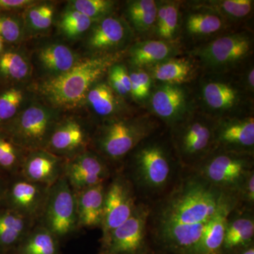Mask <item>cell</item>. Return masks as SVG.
<instances>
[{"mask_svg": "<svg viewBox=\"0 0 254 254\" xmlns=\"http://www.w3.org/2000/svg\"><path fill=\"white\" fill-rule=\"evenodd\" d=\"M126 52L81 59L69 71L42 80L36 86V93L43 103L60 111L80 106L93 85L101 81Z\"/></svg>", "mask_w": 254, "mask_h": 254, "instance_id": "3", "label": "cell"}, {"mask_svg": "<svg viewBox=\"0 0 254 254\" xmlns=\"http://www.w3.org/2000/svg\"><path fill=\"white\" fill-rule=\"evenodd\" d=\"M199 3L216 11L231 25L250 17L254 11L253 0H215Z\"/></svg>", "mask_w": 254, "mask_h": 254, "instance_id": "34", "label": "cell"}, {"mask_svg": "<svg viewBox=\"0 0 254 254\" xmlns=\"http://www.w3.org/2000/svg\"><path fill=\"white\" fill-rule=\"evenodd\" d=\"M27 93L21 86L5 87L0 90V126L9 123L25 107Z\"/></svg>", "mask_w": 254, "mask_h": 254, "instance_id": "35", "label": "cell"}, {"mask_svg": "<svg viewBox=\"0 0 254 254\" xmlns=\"http://www.w3.org/2000/svg\"><path fill=\"white\" fill-rule=\"evenodd\" d=\"M126 53L131 67L145 68L180 56L182 48L179 43L147 39L133 43Z\"/></svg>", "mask_w": 254, "mask_h": 254, "instance_id": "22", "label": "cell"}, {"mask_svg": "<svg viewBox=\"0 0 254 254\" xmlns=\"http://www.w3.org/2000/svg\"><path fill=\"white\" fill-rule=\"evenodd\" d=\"M32 66L21 52L6 47L0 55V86H21L31 78Z\"/></svg>", "mask_w": 254, "mask_h": 254, "instance_id": "28", "label": "cell"}, {"mask_svg": "<svg viewBox=\"0 0 254 254\" xmlns=\"http://www.w3.org/2000/svg\"><path fill=\"white\" fill-rule=\"evenodd\" d=\"M64 159L45 149L28 151L19 174L29 181L51 187L64 175Z\"/></svg>", "mask_w": 254, "mask_h": 254, "instance_id": "20", "label": "cell"}, {"mask_svg": "<svg viewBox=\"0 0 254 254\" xmlns=\"http://www.w3.org/2000/svg\"><path fill=\"white\" fill-rule=\"evenodd\" d=\"M238 197L184 170L166 194L150 203L148 240L163 254H198L205 229L221 209Z\"/></svg>", "mask_w": 254, "mask_h": 254, "instance_id": "1", "label": "cell"}, {"mask_svg": "<svg viewBox=\"0 0 254 254\" xmlns=\"http://www.w3.org/2000/svg\"><path fill=\"white\" fill-rule=\"evenodd\" d=\"M155 83L192 84L201 70L196 60L188 55L177 56L144 68Z\"/></svg>", "mask_w": 254, "mask_h": 254, "instance_id": "21", "label": "cell"}, {"mask_svg": "<svg viewBox=\"0 0 254 254\" xmlns=\"http://www.w3.org/2000/svg\"><path fill=\"white\" fill-rule=\"evenodd\" d=\"M253 244L254 210L237 207L227 219L221 254H233Z\"/></svg>", "mask_w": 254, "mask_h": 254, "instance_id": "23", "label": "cell"}, {"mask_svg": "<svg viewBox=\"0 0 254 254\" xmlns=\"http://www.w3.org/2000/svg\"><path fill=\"white\" fill-rule=\"evenodd\" d=\"M36 3L33 0H0V14H16Z\"/></svg>", "mask_w": 254, "mask_h": 254, "instance_id": "42", "label": "cell"}, {"mask_svg": "<svg viewBox=\"0 0 254 254\" xmlns=\"http://www.w3.org/2000/svg\"><path fill=\"white\" fill-rule=\"evenodd\" d=\"M5 48H6V45L4 44V42H3L2 40H1V38H0V55L3 53V51H4Z\"/></svg>", "mask_w": 254, "mask_h": 254, "instance_id": "45", "label": "cell"}, {"mask_svg": "<svg viewBox=\"0 0 254 254\" xmlns=\"http://www.w3.org/2000/svg\"><path fill=\"white\" fill-rule=\"evenodd\" d=\"M94 23L79 11L67 7L60 18L59 28L68 39L75 40L89 31Z\"/></svg>", "mask_w": 254, "mask_h": 254, "instance_id": "37", "label": "cell"}, {"mask_svg": "<svg viewBox=\"0 0 254 254\" xmlns=\"http://www.w3.org/2000/svg\"><path fill=\"white\" fill-rule=\"evenodd\" d=\"M62 117L59 110L35 101L25 105L13 120L1 125L0 128L27 151L46 149L50 137Z\"/></svg>", "mask_w": 254, "mask_h": 254, "instance_id": "8", "label": "cell"}, {"mask_svg": "<svg viewBox=\"0 0 254 254\" xmlns=\"http://www.w3.org/2000/svg\"><path fill=\"white\" fill-rule=\"evenodd\" d=\"M38 223L46 227L61 242L79 230L76 193L64 175L50 187L46 206Z\"/></svg>", "mask_w": 254, "mask_h": 254, "instance_id": "10", "label": "cell"}, {"mask_svg": "<svg viewBox=\"0 0 254 254\" xmlns=\"http://www.w3.org/2000/svg\"><path fill=\"white\" fill-rule=\"evenodd\" d=\"M55 8L50 3H36L26 10L25 26L33 34L48 31L54 21Z\"/></svg>", "mask_w": 254, "mask_h": 254, "instance_id": "36", "label": "cell"}, {"mask_svg": "<svg viewBox=\"0 0 254 254\" xmlns=\"http://www.w3.org/2000/svg\"><path fill=\"white\" fill-rule=\"evenodd\" d=\"M163 125L149 112L104 120L93 131L91 149L110 166L120 165L137 145Z\"/></svg>", "mask_w": 254, "mask_h": 254, "instance_id": "5", "label": "cell"}, {"mask_svg": "<svg viewBox=\"0 0 254 254\" xmlns=\"http://www.w3.org/2000/svg\"><path fill=\"white\" fill-rule=\"evenodd\" d=\"M123 163L126 172L123 173L133 185L138 201L148 204L171 190L184 171L165 127L143 140Z\"/></svg>", "mask_w": 254, "mask_h": 254, "instance_id": "2", "label": "cell"}, {"mask_svg": "<svg viewBox=\"0 0 254 254\" xmlns=\"http://www.w3.org/2000/svg\"><path fill=\"white\" fill-rule=\"evenodd\" d=\"M233 254H254V244L245 247V248L242 249V250L238 251V252H235Z\"/></svg>", "mask_w": 254, "mask_h": 254, "instance_id": "44", "label": "cell"}, {"mask_svg": "<svg viewBox=\"0 0 254 254\" xmlns=\"http://www.w3.org/2000/svg\"><path fill=\"white\" fill-rule=\"evenodd\" d=\"M148 101L149 113L168 128L180 123L197 108L192 84L153 82Z\"/></svg>", "mask_w": 254, "mask_h": 254, "instance_id": "12", "label": "cell"}, {"mask_svg": "<svg viewBox=\"0 0 254 254\" xmlns=\"http://www.w3.org/2000/svg\"><path fill=\"white\" fill-rule=\"evenodd\" d=\"M37 59L49 75L48 77H53L69 71L81 58L69 47L56 43L40 48L37 53Z\"/></svg>", "mask_w": 254, "mask_h": 254, "instance_id": "27", "label": "cell"}, {"mask_svg": "<svg viewBox=\"0 0 254 254\" xmlns=\"http://www.w3.org/2000/svg\"><path fill=\"white\" fill-rule=\"evenodd\" d=\"M139 203L134 188L123 173L113 175L107 184L101 239L131 217Z\"/></svg>", "mask_w": 254, "mask_h": 254, "instance_id": "14", "label": "cell"}, {"mask_svg": "<svg viewBox=\"0 0 254 254\" xmlns=\"http://www.w3.org/2000/svg\"><path fill=\"white\" fill-rule=\"evenodd\" d=\"M107 184L75 192L78 229L101 228L104 215L105 193Z\"/></svg>", "mask_w": 254, "mask_h": 254, "instance_id": "24", "label": "cell"}, {"mask_svg": "<svg viewBox=\"0 0 254 254\" xmlns=\"http://www.w3.org/2000/svg\"><path fill=\"white\" fill-rule=\"evenodd\" d=\"M238 71L200 72L193 83L196 106L215 120L254 115V94Z\"/></svg>", "mask_w": 254, "mask_h": 254, "instance_id": "4", "label": "cell"}, {"mask_svg": "<svg viewBox=\"0 0 254 254\" xmlns=\"http://www.w3.org/2000/svg\"><path fill=\"white\" fill-rule=\"evenodd\" d=\"M6 185H7V182L5 181L4 179L1 177V175H0V206H1V205H2Z\"/></svg>", "mask_w": 254, "mask_h": 254, "instance_id": "43", "label": "cell"}, {"mask_svg": "<svg viewBox=\"0 0 254 254\" xmlns=\"http://www.w3.org/2000/svg\"><path fill=\"white\" fill-rule=\"evenodd\" d=\"M87 104L100 122L127 115L126 102L110 88L108 82L100 81L87 93Z\"/></svg>", "mask_w": 254, "mask_h": 254, "instance_id": "26", "label": "cell"}, {"mask_svg": "<svg viewBox=\"0 0 254 254\" xmlns=\"http://www.w3.org/2000/svg\"><path fill=\"white\" fill-rule=\"evenodd\" d=\"M38 222L0 206V254H11Z\"/></svg>", "mask_w": 254, "mask_h": 254, "instance_id": "25", "label": "cell"}, {"mask_svg": "<svg viewBox=\"0 0 254 254\" xmlns=\"http://www.w3.org/2000/svg\"><path fill=\"white\" fill-rule=\"evenodd\" d=\"M240 207L254 210V173L251 174L241 190L240 196Z\"/></svg>", "mask_w": 254, "mask_h": 254, "instance_id": "41", "label": "cell"}, {"mask_svg": "<svg viewBox=\"0 0 254 254\" xmlns=\"http://www.w3.org/2000/svg\"><path fill=\"white\" fill-rule=\"evenodd\" d=\"M7 182L2 206L38 222L46 206L50 187L18 175Z\"/></svg>", "mask_w": 254, "mask_h": 254, "instance_id": "15", "label": "cell"}, {"mask_svg": "<svg viewBox=\"0 0 254 254\" xmlns=\"http://www.w3.org/2000/svg\"><path fill=\"white\" fill-rule=\"evenodd\" d=\"M64 176L75 192L108 183L112 175L110 164L92 149L65 160Z\"/></svg>", "mask_w": 254, "mask_h": 254, "instance_id": "17", "label": "cell"}, {"mask_svg": "<svg viewBox=\"0 0 254 254\" xmlns=\"http://www.w3.org/2000/svg\"><path fill=\"white\" fill-rule=\"evenodd\" d=\"M0 175H1V174H0Z\"/></svg>", "mask_w": 254, "mask_h": 254, "instance_id": "47", "label": "cell"}, {"mask_svg": "<svg viewBox=\"0 0 254 254\" xmlns=\"http://www.w3.org/2000/svg\"><path fill=\"white\" fill-rule=\"evenodd\" d=\"M150 205L139 202L129 218L100 239L98 254H151L148 236Z\"/></svg>", "mask_w": 254, "mask_h": 254, "instance_id": "11", "label": "cell"}, {"mask_svg": "<svg viewBox=\"0 0 254 254\" xmlns=\"http://www.w3.org/2000/svg\"><path fill=\"white\" fill-rule=\"evenodd\" d=\"M158 1L155 0H131L127 1L125 15L127 21L133 33L139 35L153 33Z\"/></svg>", "mask_w": 254, "mask_h": 254, "instance_id": "31", "label": "cell"}, {"mask_svg": "<svg viewBox=\"0 0 254 254\" xmlns=\"http://www.w3.org/2000/svg\"><path fill=\"white\" fill-rule=\"evenodd\" d=\"M117 1L112 0H73L68 8L76 10L87 17L96 21L113 15Z\"/></svg>", "mask_w": 254, "mask_h": 254, "instance_id": "38", "label": "cell"}, {"mask_svg": "<svg viewBox=\"0 0 254 254\" xmlns=\"http://www.w3.org/2000/svg\"><path fill=\"white\" fill-rule=\"evenodd\" d=\"M252 31H230L189 51L202 72L228 73L238 71L252 60L254 54Z\"/></svg>", "mask_w": 254, "mask_h": 254, "instance_id": "6", "label": "cell"}, {"mask_svg": "<svg viewBox=\"0 0 254 254\" xmlns=\"http://www.w3.org/2000/svg\"><path fill=\"white\" fill-rule=\"evenodd\" d=\"M192 171L239 198L246 181L254 173V155L215 150Z\"/></svg>", "mask_w": 254, "mask_h": 254, "instance_id": "9", "label": "cell"}, {"mask_svg": "<svg viewBox=\"0 0 254 254\" xmlns=\"http://www.w3.org/2000/svg\"><path fill=\"white\" fill-rule=\"evenodd\" d=\"M11 254H63L61 242L46 227L37 223Z\"/></svg>", "mask_w": 254, "mask_h": 254, "instance_id": "30", "label": "cell"}, {"mask_svg": "<svg viewBox=\"0 0 254 254\" xmlns=\"http://www.w3.org/2000/svg\"><path fill=\"white\" fill-rule=\"evenodd\" d=\"M191 6L182 11L179 44L192 49L226 33L232 25L214 10L199 2L190 3ZM191 49V50H192Z\"/></svg>", "mask_w": 254, "mask_h": 254, "instance_id": "13", "label": "cell"}, {"mask_svg": "<svg viewBox=\"0 0 254 254\" xmlns=\"http://www.w3.org/2000/svg\"><path fill=\"white\" fill-rule=\"evenodd\" d=\"M215 120L196 108L168 128L170 141L184 170H192L215 150Z\"/></svg>", "mask_w": 254, "mask_h": 254, "instance_id": "7", "label": "cell"}, {"mask_svg": "<svg viewBox=\"0 0 254 254\" xmlns=\"http://www.w3.org/2000/svg\"><path fill=\"white\" fill-rule=\"evenodd\" d=\"M181 3L176 1H158V12L153 36L154 39L179 43L181 25Z\"/></svg>", "mask_w": 254, "mask_h": 254, "instance_id": "29", "label": "cell"}, {"mask_svg": "<svg viewBox=\"0 0 254 254\" xmlns=\"http://www.w3.org/2000/svg\"><path fill=\"white\" fill-rule=\"evenodd\" d=\"M131 81V98L138 103L148 100L153 81L144 68L130 67L128 68Z\"/></svg>", "mask_w": 254, "mask_h": 254, "instance_id": "39", "label": "cell"}, {"mask_svg": "<svg viewBox=\"0 0 254 254\" xmlns=\"http://www.w3.org/2000/svg\"><path fill=\"white\" fill-rule=\"evenodd\" d=\"M215 150L254 155V115L215 120Z\"/></svg>", "mask_w": 254, "mask_h": 254, "instance_id": "19", "label": "cell"}, {"mask_svg": "<svg viewBox=\"0 0 254 254\" xmlns=\"http://www.w3.org/2000/svg\"><path fill=\"white\" fill-rule=\"evenodd\" d=\"M28 152L0 128V173L18 175Z\"/></svg>", "mask_w": 254, "mask_h": 254, "instance_id": "33", "label": "cell"}, {"mask_svg": "<svg viewBox=\"0 0 254 254\" xmlns=\"http://www.w3.org/2000/svg\"><path fill=\"white\" fill-rule=\"evenodd\" d=\"M239 206V202L227 205L210 220L200 241L198 254H221L227 219L232 210Z\"/></svg>", "mask_w": 254, "mask_h": 254, "instance_id": "32", "label": "cell"}, {"mask_svg": "<svg viewBox=\"0 0 254 254\" xmlns=\"http://www.w3.org/2000/svg\"><path fill=\"white\" fill-rule=\"evenodd\" d=\"M134 33L127 20L120 16H108L93 23L86 41L92 55L114 54L127 51Z\"/></svg>", "mask_w": 254, "mask_h": 254, "instance_id": "16", "label": "cell"}, {"mask_svg": "<svg viewBox=\"0 0 254 254\" xmlns=\"http://www.w3.org/2000/svg\"><path fill=\"white\" fill-rule=\"evenodd\" d=\"M93 133L81 119L75 116L62 117L45 150L68 160L91 149Z\"/></svg>", "mask_w": 254, "mask_h": 254, "instance_id": "18", "label": "cell"}, {"mask_svg": "<svg viewBox=\"0 0 254 254\" xmlns=\"http://www.w3.org/2000/svg\"><path fill=\"white\" fill-rule=\"evenodd\" d=\"M151 254H155V252H153V253H152Z\"/></svg>", "mask_w": 254, "mask_h": 254, "instance_id": "46", "label": "cell"}, {"mask_svg": "<svg viewBox=\"0 0 254 254\" xmlns=\"http://www.w3.org/2000/svg\"><path fill=\"white\" fill-rule=\"evenodd\" d=\"M16 14H0V38L4 44L14 46L23 39L24 26Z\"/></svg>", "mask_w": 254, "mask_h": 254, "instance_id": "40", "label": "cell"}]
</instances>
